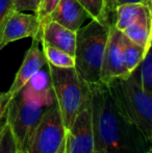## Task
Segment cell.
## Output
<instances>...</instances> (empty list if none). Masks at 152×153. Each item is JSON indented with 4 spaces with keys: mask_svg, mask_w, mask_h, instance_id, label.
I'll use <instances>...</instances> for the list:
<instances>
[{
    "mask_svg": "<svg viewBox=\"0 0 152 153\" xmlns=\"http://www.w3.org/2000/svg\"><path fill=\"white\" fill-rule=\"evenodd\" d=\"M94 153H146L145 139L116 107L106 83L89 85Z\"/></svg>",
    "mask_w": 152,
    "mask_h": 153,
    "instance_id": "6da1fadb",
    "label": "cell"
},
{
    "mask_svg": "<svg viewBox=\"0 0 152 153\" xmlns=\"http://www.w3.org/2000/svg\"><path fill=\"white\" fill-rule=\"evenodd\" d=\"M55 104L48 73L40 70L6 105L5 118L19 150H27L29 140L44 114Z\"/></svg>",
    "mask_w": 152,
    "mask_h": 153,
    "instance_id": "7a4b0ae2",
    "label": "cell"
},
{
    "mask_svg": "<svg viewBox=\"0 0 152 153\" xmlns=\"http://www.w3.org/2000/svg\"><path fill=\"white\" fill-rule=\"evenodd\" d=\"M114 103L128 123L146 142L152 139V96L142 89L138 68L125 78H115L106 83Z\"/></svg>",
    "mask_w": 152,
    "mask_h": 153,
    "instance_id": "3957f363",
    "label": "cell"
},
{
    "mask_svg": "<svg viewBox=\"0 0 152 153\" xmlns=\"http://www.w3.org/2000/svg\"><path fill=\"white\" fill-rule=\"evenodd\" d=\"M114 17L91 20L76 31L74 69L87 85L100 83L103 55Z\"/></svg>",
    "mask_w": 152,
    "mask_h": 153,
    "instance_id": "277c9868",
    "label": "cell"
},
{
    "mask_svg": "<svg viewBox=\"0 0 152 153\" xmlns=\"http://www.w3.org/2000/svg\"><path fill=\"white\" fill-rule=\"evenodd\" d=\"M51 89L66 130L90 98L89 85L78 76L74 68H57L47 64Z\"/></svg>",
    "mask_w": 152,
    "mask_h": 153,
    "instance_id": "5b68a950",
    "label": "cell"
},
{
    "mask_svg": "<svg viewBox=\"0 0 152 153\" xmlns=\"http://www.w3.org/2000/svg\"><path fill=\"white\" fill-rule=\"evenodd\" d=\"M66 128L59 109L53 104L44 114L29 140L28 153H57L65 142Z\"/></svg>",
    "mask_w": 152,
    "mask_h": 153,
    "instance_id": "8992f818",
    "label": "cell"
},
{
    "mask_svg": "<svg viewBox=\"0 0 152 153\" xmlns=\"http://www.w3.org/2000/svg\"><path fill=\"white\" fill-rule=\"evenodd\" d=\"M65 153H94L91 96L71 127L66 130Z\"/></svg>",
    "mask_w": 152,
    "mask_h": 153,
    "instance_id": "52a82bcc",
    "label": "cell"
},
{
    "mask_svg": "<svg viewBox=\"0 0 152 153\" xmlns=\"http://www.w3.org/2000/svg\"><path fill=\"white\" fill-rule=\"evenodd\" d=\"M40 32L41 22L37 14L12 10L4 21L0 33V51L10 43L25 38L40 41Z\"/></svg>",
    "mask_w": 152,
    "mask_h": 153,
    "instance_id": "ba28073f",
    "label": "cell"
},
{
    "mask_svg": "<svg viewBox=\"0 0 152 153\" xmlns=\"http://www.w3.org/2000/svg\"><path fill=\"white\" fill-rule=\"evenodd\" d=\"M122 40L123 32L118 30L113 24L110 29L103 55L100 73L101 82L108 83L115 78H125L130 75L125 70L122 62Z\"/></svg>",
    "mask_w": 152,
    "mask_h": 153,
    "instance_id": "9c48e42d",
    "label": "cell"
},
{
    "mask_svg": "<svg viewBox=\"0 0 152 153\" xmlns=\"http://www.w3.org/2000/svg\"><path fill=\"white\" fill-rule=\"evenodd\" d=\"M39 43H41L40 41L33 40V44L25 53L23 62L19 68L18 72L16 73V76H15L12 85L7 92L4 93V96H5L7 102L12 98H14L25 87V85L37 74L39 71L42 70L45 65H47L46 57L43 53V50L40 49Z\"/></svg>",
    "mask_w": 152,
    "mask_h": 153,
    "instance_id": "30bf717a",
    "label": "cell"
},
{
    "mask_svg": "<svg viewBox=\"0 0 152 153\" xmlns=\"http://www.w3.org/2000/svg\"><path fill=\"white\" fill-rule=\"evenodd\" d=\"M40 41L43 45L59 48L74 56L76 32L54 21L43 20L41 22Z\"/></svg>",
    "mask_w": 152,
    "mask_h": 153,
    "instance_id": "8fae6325",
    "label": "cell"
},
{
    "mask_svg": "<svg viewBox=\"0 0 152 153\" xmlns=\"http://www.w3.org/2000/svg\"><path fill=\"white\" fill-rule=\"evenodd\" d=\"M89 17L87 10L77 0H61L44 20H51L72 31H77Z\"/></svg>",
    "mask_w": 152,
    "mask_h": 153,
    "instance_id": "7c38bea8",
    "label": "cell"
},
{
    "mask_svg": "<svg viewBox=\"0 0 152 153\" xmlns=\"http://www.w3.org/2000/svg\"><path fill=\"white\" fill-rule=\"evenodd\" d=\"M138 21H152L151 6L143 3H125L115 7L114 26L118 30L123 31Z\"/></svg>",
    "mask_w": 152,
    "mask_h": 153,
    "instance_id": "4fadbf2b",
    "label": "cell"
},
{
    "mask_svg": "<svg viewBox=\"0 0 152 153\" xmlns=\"http://www.w3.org/2000/svg\"><path fill=\"white\" fill-rule=\"evenodd\" d=\"M149 49V48H148ZM148 49L136 44L128 40L123 34L122 40V62L127 71L128 74H131L139 66H140L142 59H144L145 53Z\"/></svg>",
    "mask_w": 152,
    "mask_h": 153,
    "instance_id": "5bb4252c",
    "label": "cell"
},
{
    "mask_svg": "<svg viewBox=\"0 0 152 153\" xmlns=\"http://www.w3.org/2000/svg\"><path fill=\"white\" fill-rule=\"evenodd\" d=\"M151 28L152 21H138L122 32L128 40L144 47L145 49H148L151 48Z\"/></svg>",
    "mask_w": 152,
    "mask_h": 153,
    "instance_id": "9a60e30c",
    "label": "cell"
},
{
    "mask_svg": "<svg viewBox=\"0 0 152 153\" xmlns=\"http://www.w3.org/2000/svg\"><path fill=\"white\" fill-rule=\"evenodd\" d=\"M43 53L46 57L47 64L57 68H74V56L66 51L48 45H43Z\"/></svg>",
    "mask_w": 152,
    "mask_h": 153,
    "instance_id": "2e32d148",
    "label": "cell"
},
{
    "mask_svg": "<svg viewBox=\"0 0 152 153\" xmlns=\"http://www.w3.org/2000/svg\"><path fill=\"white\" fill-rule=\"evenodd\" d=\"M139 77L142 89L147 94L152 96V52L149 48L145 53L144 59H142L140 66L138 67Z\"/></svg>",
    "mask_w": 152,
    "mask_h": 153,
    "instance_id": "e0dca14e",
    "label": "cell"
},
{
    "mask_svg": "<svg viewBox=\"0 0 152 153\" xmlns=\"http://www.w3.org/2000/svg\"><path fill=\"white\" fill-rule=\"evenodd\" d=\"M77 1L87 10L91 20H100L112 17L114 15L108 12L106 0H77Z\"/></svg>",
    "mask_w": 152,
    "mask_h": 153,
    "instance_id": "ac0fdd59",
    "label": "cell"
},
{
    "mask_svg": "<svg viewBox=\"0 0 152 153\" xmlns=\"http://www.w3.org/2000/svg\"><path fill=\"white\" fill-rule=\"evenodd\" d=\"M19 151L15 135L6 122L0 137V153H19Z\"/></svg>",
    "mask_w": 152,
    "mask_h": 153,
    "instance_id": "d6986e66",
    "label": "cell"
},
{
    "mask_svg": "<svg viewBox=\"0 0 152 153\" xmlns=\"http://www.w3.org/2000/svg\"><path fill=\"white\" fill-rule=\"evenodd\" d=\"M42 0H14L13 10L19 12H30L37 14Z\"/></svg>",
    "mask_w": 152,
    "mask_h": 153,
    "instance_id": "ffe728a7",
    "label": "cell"
},
{
    "mask_svg": "<svg viewBox=\"0 0 152 153\" xmlns=\"http://www.w3.org/2000/svg\"><path fill=\"white\" fill-rule=\"evenodd\" d=\"M59 1L61 0H42L40 8H39L37 13V16L40 22H42L44 19H46L50 15V13L54 10V7L57 5Z\"/></svg>",
    "mask_w": 152,
    "mask_h": 153,
    "instance_id": "44dd1931",
    "label": "cell"
},
{
    "mask_svg": "<svg viewBox=\"0 0 152 153\" xmlns=\"http://www.w3.org/2000/svg\"><path fill=\"white\" fill-rule=\"evenodd\" d=\"M13 2L14 0H0V33L6 17L13 10Z\"/></svg>",
    "mask_w": 152,
    "mask_h": 153,
    "instance_id": "7402d4cb",
    "label": "cell"
},
{
    "mask_svg": "<svg viewBox=\"0 0 152 153\" xmlns=\"http://www.w3.org/2000/svg\"><path fill=\"white\" fill-rule=\"evenodd\" d=\"M151 2L152 0H113V6H114V10L115 7L120 4H125V3H143V4H147V5L151 6Z\"/></svg>",
    "mask_w": 152,
    "mask_h": 153,
    "instance_id": "603a6c76",
    "label": "cell"
},
{
    "mask_svg": "<svg viewBox=\"0 0 152 153\" xmlns=\"http://www.w3.org/2000/svg\"><path fill=\"white\" fill-rule=\"evenodd\" d=\"M6 105H7V100L3 94H0V120L5 117L6 113Z\"/></svg>",
    "mask_w": 152,
    "mask_h": 153,
    "instance_id": "cb8c5ba5",
    "label": "cell"
},
{
    "mask_svg": "<svg viewBox=\"0 0 152 153\" xmlns=\"http://www.w3.org/2000/svg\"><path fill=\"white\" fill-rule=\"evenodd\" d=\"M108 3V10L110 14H114V6H113V0H106Z\"/></svg>",
    "mask_w": 152,
    "mask_h": 153,
    "instance_id": "d4e9b609",
    "label": "cell"
},
{
    "mask_svg": "<svg viewBox=\"0 0 152 153\" xmlns=\"http://www.w3.org/2000/svg\"><path fill=\"white\" fill-rule=\"evenodd\" d=\"M6 123V118H2L1 120H0V137H1V134H2V131H3V128H4V125H5Z\"/></svg>",
    "mask_w": 152,
    "mask_h": 153,
    "instance_id": "484cf974",
    "label": "cell"
},
{
    "mask_svg": "<svg viewBox=\"0 0 152 153\" xmlns=\"http://www.w3.org/2000/svg\"><path fill=\"white\" fill-rule=\"evenodd\" d=\"M57 153H65V142H64V144L62 145V147H61V149L57 151Z\"/></svg>",
    "mask_w": 152,
    "mask_h": 153,
    "instance_id": "4316f807",
    "label": "cell"
},
{
    "mask_svg": "<svg viewBox=\"0 0 152 153\" xmlns=\"http://www.w3.org/2000/svg\"><path fill=\"white\" fill-rule=\"evenodd\" d=\"M19 153H28V151H27V150H20Z\"/></svg>",
    "mask_w": 152,
    "mask_h": 153,
    "instance_id": "83f0119b",
    "label": "cell"
},
{
    "mask_svg": "<svg viewBox=\"0 0 152 153\" xmlns=\"http://www.w3.org/2000/svg\"><path fill=\"white\" fill-rule=\"evenodd\" d=\"M146 153H151V149H150V148H149V149L147 150V152H146Z\"/></svg>",
    "mask_w": 152,
    "mask_h": 153,
    "instance_id": "f1b7e54d",
    "label": "cell"
}]
</instances>
